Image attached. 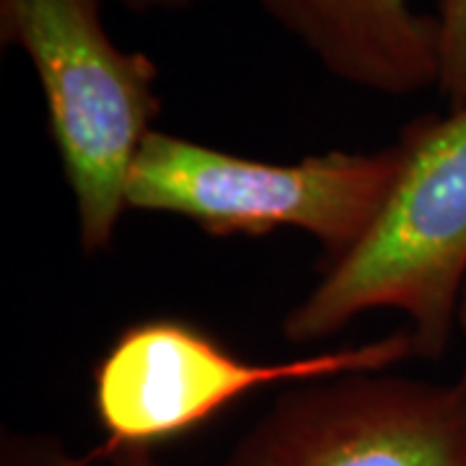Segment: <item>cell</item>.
<instances>
[{
    "instance_id": "6da1fadb",
    "label": "cell",
    "mask_w": 466,
    "mask_h": 466,
    "mask_svg": "<svg viewBox=\"0 0 466 466\" xmlns=\"http://www.w3.org/2000/svg\"><path fill=\"white\" fill-rule=\"evenodd\" d=\"M401 168L366 236L283 319L293 345L327 339L363 314H407L417 358L441 360L466 293V104L400 135Z\"/></svg>"
},
{
    "instance_id": "9c48e42d",
    "label": "cell",
    "mask_w": 466,
    "mask_h": 466,
    "mask_svg": "<svg viewBox=\"0 0 466 466\" xmlns=\"http://www.w3.org/2000/svg\"><path fill=\"white\" fill-rule=\"evenodd\" d=\"M135 14H153V11H182L195 5L198 0H109Z\"/></svg>"
},
{
    "instance_id": "30bf717a",
    "label": "cell",
    "mask_w": 466,
    "mask_h": 466,
    "mask_svg": "<svg viewBox=\"0 0 466 466\" xmlns=\"http://www.w3.org/2000/svg\"><path fill=\"white\" fill-rule=\"evenodd\" d=\"M109 466H158L153 449H119L106 456Z\"/></svg>"
},
{
    "instance_id": "8fae6325",
    "label": "cell",
    "mask_w": 466,
    "mask_h": 466,
    "mask_svg": "<svg viewBox=\"0 0 466 466\" xmlns=\"http://www.w3.org/2000/svg\"><path fill=\"white\" fill-rule=\"evenodd\" d=\"M459 329L464 332V342H466V293H464V300H461V314H459ZM464 373H466V360H464Z\"/></svg>"
},
{
    "instance_id": "5b68a950",
    "label": "cell",
    "mask_w": 466,
    "mask_h": 466,
    "mask_svg": "<svg viewBox=\"0 0 466 466\" xmlns=\"http://www.w3.org/2000/svg\"><path fill=\"white\" fill-rule=\"evenodd\" d=\"M223 466H466V373L453 383L389 370L300 383Z\"/></svg>"
},
{
    "instance_id": "7a4b0ae2",
    "label": "cell",
    "mask_w": 466,
    "mask_h": 466,
    "mask_svg": "<svg viewBox=\"0 0 466 466\" xmlns=\"http://www.w3.org/2000/svg\"><path fill=\"white\" fill-rule=\"evenodd\" d=\"M101 3L0 0V42L36 73L86 254L112 247L135 158L161 115L158 66L116 47Z\"/></svg>"
},
{
    "instance_id": "3957f363",
    "label": "cell",
    "mask_w": 466,
    "mask_h": 466,
    "mask_svg": "<svg viewBox=\"0 0 466 466\" xmlns=\"http://www.w3.org/2000/svg\"><path fill=\"white\" fill-rule=\"evenodd\" d=\"M400 168V140L272 164L150 130L130 171L127 210L187 218L216 238L293 228L332 265L366 236Z\"/></svg>"
},
{
    "instance_id": "52a82bcc",
    "label": "cell",
    "mask_w": 466,
    "mask_h": 466,
    "mask_svg": "<svg viewBox=\"0 0 466 466\" xmlns=\"http://www.w3.org/2000/svg\"><path fill=\"white\" fill-rule=\"evenodd\" d=\"M438 50L441 76L438 91L449 109L466 104V0H438Z\"/></svg>"
},
{
    "instance_id": "8992f818",
    "label": "cell",
    "mask_w": 466,
    "mask_h": 466,
    "mask_svg": "<svg viewBox=\"0 0 466 466\" xmlns=\"http://www.w3.org/2000/svg\"><path fill=\"white\" fill-rule=\"evenodd\" d=\"M334 78L383 96L438 88V18L410 0H257Z\"/></svg>"
},
{
    "instance_id": "ba28073f",
    "label": "cell",
    "mask_w": 466,
    "mask_h": 466,
    "mask_svg": "<svg viewBox=\"0 0 466 466\" xmlns=\"http://www.w3.org/2000/svg\"><path fill=\"white\" fill-rule=\"evenodd\" d=\"M96 456H76L55 435L11 433L3 438L0 466H94Z\"/></svg>"
},
{
    "instance_id": "277c9868",
    "label": "cell",
    "mask_w": 466,
    "mask_h": 466,
    "mask_svg": "<svg viewBox=\"0 0 466 466\" xmlns=\"http://www.w3.org/2000/svg\"><path fill=\"white\" fill-rule=\"evenodd\" d=\"M410 358H417L415 337L404 329L332 352L251 363L189 321L146 319L122 329L96 363L94 410L104 443L94 456L177 441L265 386L389 370Z\"/></svg>"
}]
</instances>
